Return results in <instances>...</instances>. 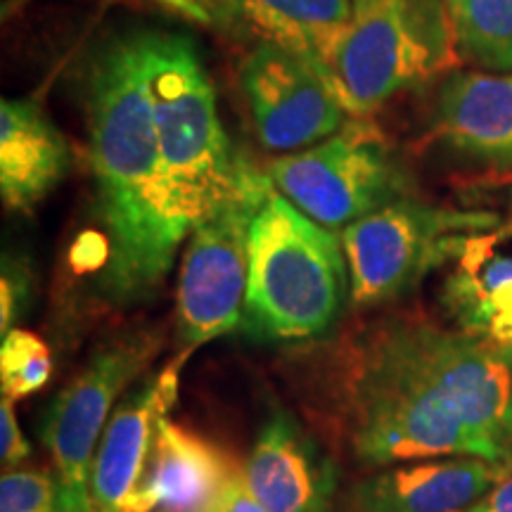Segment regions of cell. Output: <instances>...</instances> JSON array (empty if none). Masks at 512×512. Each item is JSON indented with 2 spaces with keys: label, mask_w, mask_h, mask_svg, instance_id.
<instances>
[{
  "label": "cell",
  "mask_w": 512,
  "mask_h": 512,
  "mask_svg": "<svg viewBox=\"0 0 512 512\" xmlns=\"http://www.w3.org/2000/svg\"><path fill=\"white\" fill-rule=\"evenodd\" d=\"M88 155L107 233L102 273L114 304L152 297L195 223L164 174L143 34L110 38L86 72Z\"/></svg>",
  "instance_id": "6da1fadb"
},
{
  "label": "cell",
  "mask_w": 512,
  "mask_h": 512,
  "mask_svg": "<svg viewBox=\"0 0 512 512\" xmlns=\"http://www.w3.org/2000/svg\"><path fill=\"white\" fill-rule=\"evenodd\" d=\"M313 377L316 413L361 463L396 465L441 456L494 460L420 380L387 318L344 335L318 358Z\"/></svg>",
  "instance_id": "7a4b0ae2"
},
{
  "label": "cell",
  "mask_w": 512,
  "mask_h": 512,
  "mask_svg": "<svg viewBox=\"0 0 512 512\" xmlns=\"http://www.w3.org/2000/svg\"><path fill=\"white\" fill-rule=\"evenodd\" d=\"M349 268L342 240L268 195L249 230V275L240 330L256 342L323 337L342 311Z\"/></svg>",
  "instance_id": "3957f363"
},
{
  "label": "cell",
  "mask_w": 512,
  "mask_h": 512,
  "mask_svg": "<svg viewBox=\"0 0 512 512\" xmlns=\"http://www.w3.org/2000/svg\"><path fill=\"white\" fill-rule=\"evenodd\" d=\"M164 174L192 223L238 195L259 169L230 145L197 46L181 34H143Z\"/></svg>",
  "instance_id": "277c9868"
},
{
  "label": "cell",
  "mask_w": 512,
  "mask_h": 512,
  "mask_svg": "<svg viewBox=\"0 0 512 512\" xmlns=\"http://www.w3.org/2000/svg\"><path fill=\"white\" fill-rule=\"evenodd\" d=\"M458 60L444 0H351L325 79L347 114L366 119Z\"/></svg>",
  "instance_id": "5b68a950"
},
{
  "label": "cell",
  "mask_w": 512,
  "mask_h": 512,
  "mask_svg": "<svg viewBox=\"0 0 512 512\" xmlns=\"http://www.w3.org/2000/svg\"><path fill=\"white\" fill-rule=\"evenodd\" d=\"M503 228L486 209H456L415 195L384 204L339 233L349 268V299L356 309L394 302L434 268L458 259L479 235Z\"/></svg>",
  "instance_id": "8992f818"
},
{
  "label": "cell",
  "mask_w": 512,
  "mask_h": 512,
  "mask_svg": "<svg viewBox=\"0 0 512 512\" xmlns=\"http://www.w3.org/2000/svg\"><path fill=\"white\" fill-rule=\"evenodd\" d=\"M264 171L287 202L332 233L413 195L411 178L394 150L361 117L306 150L271 159Z\"/></svg>",
  "instance_id": "52a82bcc"
},
{
  "label": "cell",
  "mask_w": 512,
  "mask_h": 512,
  "mask_svg": "<svg viewBox=\"0 0 512 512\" xmlns=\"http://www.w3.org/2000/svg\"><path fill=\"white\" fill-rule=\"evenodd\" d=\"M275 188L264 169L238 195L204 214L185 240L176 292L181 354L240 328L249 275V230Z\"/></svg>",
  "instance_id": "ba28073f"
},
{
  "label": "cell",
  "mask_w": 512,
  "mask_h": 512,
  "mask_svg": "<svg viewBox=\"0 0 512 512\" xmlns=\"http://www.w3.org/2000/svg\"><path fill=\"white\" fill-rule=\"evenodd\" d=\"M387 323L430 392L489 448L496 463L512 465V368L498 347L418 316H394Z\"/></svg>",
  "instance_id": "9c48e42d"
},
{
  "label": "cell",
  "mask_w": 512,
  "mask_h": 512,
  "mask_svg": "<svg viewBox=\"0 0 512 512\" xmlns=\"http://www.w3.org/2000/svg\"><path fill=\"white\" fill-rule=\"evenodd\" d=\"M157 349L159 339L150 332L105 344L50 403L41 437L60 484V512H93L88 484L102 432L114 403L157 356Z\"/></svg>",
  "instance_id": "30bf717a"
},
{
  "label": "cell",
  "mask_w": 512,
  "mask_h": 512,
  "mask_svg": "<svg viewBox=\"0 0 512 512\" xmlns=\"http://www.w3.org/2000/svg\"><path fill=\"white\" fill-rule=\"evenodd\" d=\"M240 88L256 138L271 152L306 150L347 124L328 79L278 43H256L240 67Z\"/></svg>",
  "instance_id": "8fae6325"
},
{
  "label": "cell",
  "mask_w": 512,
  "mask_h": 512,
  "mask_svg": "<svg viewBox=\"0 0 512 512\" xmlns=\"http://www.w3.org/2000/svg\"><path fill=\"white\" fill-rule=\"evenodd\" d=\"M240 467L214 441L162 415L136 489L119 512H207Z\"/></svg>",
  "instance_id": "7c38bea8"
},
{
  "label": "cell",
  "mask_w": 512,
  "mask_h": 512,
  "mask_svg": "<svg viewBox=\"0 0 512 512\" xmlns=\"http://www.w3.org/2000/svg\"><path fill=\"white\" fill-rule=\"evenodd\" d=\"M245 477L268 512H328L337 489L332 458L302 422L280 408L256 434Z\"/></svg>",
  "instance_id": "4fadbf2b"
},
{
  "label": "cell",
  "mask_w": 512,
  "mask_h": 512,
  "mask_svg": "<svg viewBox=\"0 0 512 512\" xmlns=\"http://www.w3.org/2000/svg\"><path fill=\"white\" fill-rule=\"evenodd\" d=\"M510 472L475 456L392 465L356 486L351 512H465Z\"/></svg>",
  "instance_id": "5bb4252c"
},
{
  "label": "cell",
  "mask_w": 512,
  "mask_h": 512,
  "mask_svg": "<svg viewBox=\"0 0 512 512\" xmlns=\"http://www.w3.org/2000/svg\"><path fill=\"white\" fill-rule=\"evenodd\" d=\"M432 131L465 162L512 169V74L448 72L434 100Z\"/></svg>",
  "instance_id": "9a60e30c"
},
{
  "label": "cell",
  "mask_w": 512,
  "mask_h": 512,
  "mask_svg": "<svg viewBox=\"0 0 512 512\" xmlns=\"http://www.w3.org/2000/svg\"><path fill=\"white\" fill-rule=\"evenodd\" d=\"M188 356L174 358L155 380L140 384L117 403L91 467V510L119 512L136 489L157 420L169 415L178 396V370Z\"/></svg>",
  "instance_id": "2e32d148"
},
{
  "label": "cell",
  "mask_w": 512,
  "mask_h": 512,
  "mask_svg": "<svg viewBox=\"0 0 512 512\" xmlns=\"http://www.w3.org/2000/svg\"><path fill=\"white\" fill-rule=\"evenodd\" d=\"M72 169V147L29 98L0 102V192L12 211L34 209Z\"/></svg>",
  "instance_id": "e0dca14e"
},
{
  "label": "cell",
  "mask_w": 512,
  "mask_h": 512,
  "mask_svg": "<svg viewBox=\"0 0 512 512\" xmlns=\"http://www.w3.org/2000/svg\"><path fill=\"white\" fill-rule=\"evenodd\" d=\"M228 31L278 43L325 76V62L351 17V0H221Z\"/></svg>",
  "instance_id": "ac0fdd59"
},
{
  "label": "cell",
  "mask_w": 512,
  "mask_h": 512,
  "mask_svg": "<svg viewBox=\"0 0 512 512\" xmlns=\"http://www.w3.org/2000/svg\"><path fill=\"white\" fill-rule=\"evenodd\" d=\"M498 230L479 235L458 256L460 268L446 285V304L467 335L494 347H508L512 344V256L496 254L491 247Z\"/></svg>",
  "instance_id": "d6986e66"
},
{
  "label": "cell",
  "mask_w": 512,
  "mask_h": 512,
  "mask_svg": "<svg viewBox=\"0 0 512 512\" xmlns=\"http://www.w3.org/2000/svg\"><path fill=\"white\" fill-rule=\"evenodd\" d=\"M458 57L484 72L512 74V0H444Z\"/></svg>",
  "instance_id": "ffe728a7"
},
{
  "label": "cell",
  "mask_w": 512,
  "mask_h": 512,
  "mask_svg": "<svg viewBox=\"0 0 512 512\" xmlns=\"http://www.w3.org/2000/svg\"><path fill=\"white\" fill-rule=\"evenodd\" d=\"M53 375V354L36 332L10 330L0 344V387L12 401L36 394Z\"/></svg>",
  "instance_id": "44dd1931"
},
{
  "label": "cell",
  "mask_w": 512,
  "mask_h": 512,
  "mask_svg": "<svg viewBox=\"0 0 512 512\" xmlns=\"http://www.w3.org/2000/svg\"><path fill=\"white\" fill-rule=\"evenodd\" d=\"M0 512H60L55 472L41 467L5 472L0 479Z\"/></svg>",
  "instance_id": "7402d4cb"
},
{
  "label": "cell",
  "mask_w": 512,
  "mask_h": 512,
  "mask_svg": "<svg viewBox=\"0 0 512 512\" xmlns=\"http://www.w3.org/2000/svg\"><path fill=\"white\" fill-rule=\"evenodd\" d=\"M31 297V273L27 261L17 254H3V275H0V332L3 337L15 330Z\"/></svg>",
  "instance_id": "603a6c76"
},
{
  "label": "cell",
  "mask_w": 512,
  "mask_h": 512,
  "mask_svg": "<svg viewBox=\"0 0 512 512\" xmlns=\"http://www.w3.org/2000/svg\"><path fill=\"white\" fill-rule=\"evenodd\" d=\"M27 3L29 0H8L5 15H10V12H15ZM140 3H152L157 5V8L171 10L176 12V15L190 19V22L200 24V27L228 31V19L226 12H223L221 0H140Z\"/></svg>",
  "instance_id": "cb8c5ba5"
},
{
  "label": "cell",
  "mask_w": 512,
  "mask_h": 512,
  "mask_svg": "<svg viewBox=\"0 0 512 512\" xmlns=\"http://www.w3.org/2000/svg\"><path fill=\"white\" fill-rule=\"evenodd\" d=\"M0 456L5 467H17L31 456V446L19 430L15 401L10 396H3L0 401Z\"/></svg>",
  "instance_id": "d4e9b609"
},
{
  "label": "cell",
  "mask_w": 512,
  "mask_h": 512,
  "mask_svg": "<svg viewBox=\"0 0 512 512\" xmlns=\"http://www.w3.org/2000/svg\"><path fill=\"white\" fill-rule=\"evenodd\" d=\"M207 512H268L264 505L259 503V498L249 489L247 477H245V465L228 479L226 486L221 489V494L216 496V501L211 503Z\"/></svg>",
  "instance_id": "484cf974"
},
{
  "label": "cell",
  "mask_w": 512,
  "mask_h": 512,
  "mask_svg": "<svg viewBox=\"0 0 512 512\" xmlns=\"http://www.w3.org/2000/svg\"><path fill=\"white\" fill-rule=\"evenodd\" d=\"M465 512H512V475L501 479L484 498Z\"/></svg>",
  "instance_id": "4316f807"
},
{
  "label": "cell",
  "mask_w": 512,
  "mask_h": 512,
  "mask_svg": "<svg viewBox=\"0 0 512 512\" xmlns=\"http://www.w3.org/2000/svg\"><path fill=\"white\" fill-rule=\"evenodd\" d=\"M498 351H501V356L510 363V368H512V344H508V347H498Z\"/></svg>",
  "instance_id": "83f0119b"
}]
</instances>
